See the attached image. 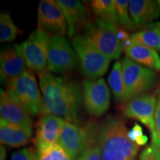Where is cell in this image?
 Instances as JSON below:
<instances>
[{
  "mask_svg": "<svg viewBox=\"0 0 160 160\" xmlns=\"http://www.w3.org/2000/svg\"><path fill=\"white\" fill-rule=\"evenodd\" d=\"M43 97L41 117L54 115L74 124L79 123L82 92L77 82L51 73L39 76Z\"/></svg>",
  "mask_w": 160,
  "mask_h": 160,
  "instance_id": "cell-1",
  "label": "cell"
},
{
  "mask_svg": "<svg viewBox=\"0 0 160 160\" xmlns=\"http://www.w3.org/2000/svg\"><path fill=\"white\" fill-rule=\"evenodd\" d=\"M125 122L108 115L99 124V145L102 160H135L139 145L129 139Z\"/></svg>",
  "mask_w": 160,
  "mask_h": 160,
  "instance_id": "cell-2",
  "label": "cell"
},
{
  "mask_svg": "<svg viewBox=\"0 0 160 160\" xmlns=\"http://www.w3.org/2000/svg\"><path fill=\"white\" fill-rule=\"evenodd\" d=\"M50 39L48 32L39 26L25 41L14 46V50L24 59L28 68L39 77L49 73L48 52Z\"/></svg>",
  "mask_w": 160,
  "mask_h": 160,
  "instance_id": "cell-3",
  "label": "cell"
},
{
  "mask_svg": "<svg viewBox=\"0 0 160 160\" xmlns=\"http://www.w3.org/2000/svg\"><path fill=\"white\" fill-rule=\"evenodd\" d=\"M72 46L79 59L81 73L89 79H97L105 74L111 59L102 53L84 35L72 39Z\"/></svg>",
  "mask_w": 160,
  "mask_h": 160,
  "instance_id": "cell-4",
  "label": "cell"
},
{
  "mask_svg": "<svg viewBox=\"0 0 160 160\" xmlns=\"http://www.w3.org/2000/svg\"><path fill=\"white\" fill-rule=\"evenodd\" d=\"M7 91L13 99L26 109L31 116L40 114L43 107V97L37 79L30 70L7 83Z\"/></svg>",
  "mask_w": 160,
  "mask_h": 160,
  "instance_id": "cell-5",
  "label": "cell"
},
{
  "mask_svg": "<svg viewBox=\"0 0 160 160\" xmlns=\"http://www.w3.org/2000/svg\"><path fill=\"white\" fill-rule=\"evenodd\" d=\"M119 28L113 24L97 19L87 24L83 35L110 59H118L122 52V42L118 38Z\"/></svg>",
  "mask_w": 160,
  "mask_h": 160,
  "instance_id": "cell-6",
  "label": "cell"
},
{
  "mask_svg": "<svg viewBox=\"0 0 160 160\" xmlns=\"http://www.w3.org/2000/svg\"><path fill=\"white\" fill-rule=\"evenodd\" d=\"M121 63L126 88V102L137 96L148 93L157 84V75L153 70L128 57H124Z\"/></svg>",
  "mask_w": 160,
  "mask_h": 160,
  "instance_id": "cell-7",
  "label": "cell"
},
{
  "mask_svg": "<svg viewBox=\"0 0 160 160\" xmlns=\"http://www.w3.org/2000/svg\"><path fill=\"white\" fill-rule=\"evenodd\" d=\"M49 71L57 74L71 73L79 65V59L68 40L63 36L52 35L48 52Z\"/></svg>",
  "mask_w": 160,
  "mask_h": 160,
  "instance_id": "cell-8",
  "label": "cell"
},
{
  "mask_svg": "<svg viewBox=\"0 0 160 160\" xmlns=\"http://www.w3.org/2000/svg\"><path fill=\"white\" fill-rule=\"evenodd\" d=\"M82 100L86 111L93 117H100L108 111L111 93L103 78L85 80L82 84Z\"/></svg>",
  "mask_w": 160,
  "mask_h": 160,
  "instance_id": "cell-9",
  "label": "cell"
},
{
  "mask_svg": "<svg viewBox=\"0 0 160 160\" xmlns=\"http://www.w3.org/2000/svg\"><path fill=\"white\" fill-rule=\"evenodd\" d=\"M157 95L145 93L128 100L124 103V117L139 120L153 133L155 128V112Z\"/></svg>",
  "mask_w": 160,
  "mask_h": 160,
  "instance_id": "cell-10",
  "label": "cell"
},
{
  "mask_svg": "<svg viewBox=\"0 0 160 160\" xmlns=\"http://www.w3.org/2000/svg\"><path fill=\"white\" fill-rule=\"evenodd\" d=\"M38 24L47 32L65 37L68 25L62 11L55 0H42L38 8Z\"/></svg>",
  "mask_w": 160,
  "mask_h": 160,
  "instance_id": "cell-11",
  "label": "cell"
},
{
  "mask_svg": "<svg viewBox=\"0 0 160 160\" xmlns=\"http://www.w3.org/2000/svg\"><path fill=\"white\" fill-rule=\"evenodd\" d=\"M0 113L1 118L10 123L19 126L29 135H32L33 121L31 114L8 92L2 89L0 91Z\"/></svg>",
  "mask_w": 160,
  "mask_h": 160,
  "instance_id": "cell-12",
  "label": "cell"
},
{
  "mask_svg": "<svg viewBox=\"0 0 160 160\" xmlns=\"http://www.w3.org/2000/svg\"><path fill=\"white\" fill-rule=\"evenodd\" d=\"M74 160H77L85 151L88 143V135L85 128H81L65 120L59 142Z\"/></svg>",
  "mask_w": 160,
  "mask_h": 160,
  "instance_id": "cell-13",
  "label": "cell"
},
{
  "mask_svg": "<svg viewBox=\"0 0 160 160\" xmlns=\"http://www.w3.org/2000/svg\"><path fill=\"white\" fill-rule=\"evenodd\" d=\"M65 119L54 115L41 117L37 124L34 144L39 149L59 142Z\"/></svg>",
  "mask_w": 160,
  "mask_h": 160,
  "instance_id": "cell-14",
  "label": "cell"
},
{
  "mask_svg": "<svg viewBox=\"0 0 160 160\" xmlns=\"http://www.w3.org/2000/svg\"><path fill=\"white\" fill-rule=\"evenodd\" d=\"M65 16L68 25V36L73 39L89 22L88 13L85 5L78 0H55Z\"/></svg>",
  "mask_w": 160,
  "mask_h": 160,
  "instance_id": "cell-15",
  "label": "cell"
},
{
  "mask_svg": "<svg viewBox=\"0 0 160 160\" xmlns=\"http://www.w3.org/2000/svg\"><path fill=\"white\" fill-rule=\"evenodd\" d=\"M126 57L154 71H160V57L157 51L130 38L122 42Z\"/></svg>",
  "mask_w": 160,
  "mask_h": 160,
  "instance_id": "cell-16",
  "label": "cell"
},
{
  "mask_svg": "<svg viewBox=\"0 0 160 160\" xmlns=\"http://www.w3.org/2000/svg\"><path fill=\"white\" fill-rule=\"evenodd\" d=\"M129 11L136 27L148 25L160 17V7L154 0H131Z\"/></svg>",
  "mask_w": 160,
  "mask_h": 160,
  "instance_id": "cell-17",
  "label": "cell"
},
{
  "mask_svg": "<svg viewBox=\"0 0 160 160\" xmlns=\"http://www.w3.org/2000/svg\"><path fill=\"white\" fill-rule=\"evenodd\" d=\"M24 59L14 49L8 48L3 50L0 55V73L2 82L11 81L22 74L27 70Z\"/></svg>",
  "mask_w": 160,
  "mask_h": 160,
  "instance_id": "cell-18",
  "label": "cell"
},
{
  "mask_svg": "<svg viewBox=\"0 0 160 160\" xmlns=\"http://www.w3.org/2000/svg\"><path fill=\"white\" fill-rule=\"evenodd\" d=\"M31 137L19 126L10 123L2 118L0 119V141L2 145L20 147L28 144Z\"/></svg>",
  "mask_w": 160,
  "mask_h": 160,
  "instance_id": "cell-19",
  "label": "cell"
},
{
  "mask_svg": "<svg viewBox=\"0 0 160 160\" xmlns=\"http://www.w3.org/2000/svg\"><path fill=\"white\" fill-rule=\"evenodd\" d=\"M88 135V143L82 155L77 160H102L99 145V124L90 122L85 125Z\"/></svg>",
  "mask_w": 160,
  "mask_h": 160,
  "instance_id": "cell-20",
  "label": "cell"
},
{
  "mask_svg": "<svg viewBox=\"0 0 160 160\" xmlns=\"http://www.w3.org/2000/svg\"><path fill=\"white\" fill-rule=\"evenodd\" d=\"M91 6L98 19L119 27L115 0H93Z\"/></svg>",
  "mask_w": 160,
  "mask_h": 160,
  "instance_id": "cell-21",
  "label": "cell"
},
{
  "mask_svg": "<svg viewBox=\"0 0 160 160\" xmlns=\"http://www.w3.org/2000/svg\"><path fill=\"white\" fill-rule=\"evenodd\" d=\"M108 82L114 97L118 102H126V88L124 82L122 63L116 62L108 77Z\"/></svg>",
  "mask_w": 160,
  "mask_h": 160,
  "instance_id": "cell-22",
  "label": "cell"
},
{
  "mask_svg": "<svg viewBox=\"0 0 160 160\" xmlns=\"http://www.w3.org/2000/svg\"><path fill=\"white\" fill-rule=\"evenodd\" d=\"M37 160H74L59 142L37 149Z\"/></svg>",
  "mask_w": 160,
  "mask_h": 160,
  "instance_id": "cell-23",
  "label": "cell"
},
{
  "mask_svg": "<svg viewBox=\"0 0 160 160\" xmlns=\"http://www.w3.org/2000/svg\"><path fill=\"white\" fill-rule=\"evenodd\" d=\"M20 33V30L13 23L11 16L8 13L0 15V42H8L14 40Z\"/></svg>",
  "mask_w": 160,
  "mask_h": 160,
  "instance_id": "cell-24",
  "label": "cell"
},
{
  "mask_svg": "<svg viewBox=\"0 0 160 160\" xmlns=\"http://www.w3.org/2000/svg\"><path fill=\"white\" fill-rule=\"evenodd\" d=\"M131 38L134 42L145 45L160 53V36L154 30L146 27L145 29L132 33Z\"/></svg>",
  "mask_w": 160,
  "mask_h": 160,
  "instance_id": "cell-25",
  "label": "cell"
},
{
  "mask_svg": "<svg viewBox=\"0 0 160 160\" xmlns=\"http://www.w3.org/2000/svg\"><path fill=\"white\" fill-rule=\"evenodd\" d=\"M129 3L128 0H115L119 25L125 31H133L136 26L129 13Z\"/></svg>",
  "mask_w": 160,
  "mask_h": 160,
  "instance_id": "cell-26",
  "label": "cell"
},
{
  "mask_svg": "<svg viewBox=\"0 0 160 160\" xmlns=\"http://www.w3.org/2000/svg\"><path fill=\"white\" fill-rule=\"evenodd\" d=\"M157 107L155 112V128L151 133L152 144L160 148V82L158 85L157 91Z\"/></svg>",
  "mask_w": 160,
  "mask_h": 160,
  "instance_id": "cell-27",
  "label": "cell"
},
{
  "mask_svg": "<svg viewBox=\"0 0 160 160\" xmlns=\"http://www.w3.org/2000/svg\"><path fill=\"white\" fill-rule=\"evenodd\" d=\"M11 160H37V151L32 148H25L13 153Z\"/></svg>",
  "mask_w": 160,
  "mask_h": 160,
  "instance_id": "cell-28",
  "label": "cell"
},
{
  "mask_svg": "<svg viewBox=\"0 0 160 160\" xmlns=\"http://www.w3.org/2000/svg\"><path fill=\"white\" fill-rule=\"evenodd\" d=\"M139 160H160V148L153 144L148 146L141 153Z\"/></svg>",
  "mask_w": 160,
  "mask_h": 160,
  "instance_id": "cell-29",
  "label": "cell"
},
{
  "mask_svg": "<svg viewBox=\"0 0 160 160\" xmlns=\"http://www.w3.org/2000/svg\"><path fill=\"white\" fill-rule=\"evenodd\" d=\"M143 134L142 128L140 126L139 124L136 123L134 126L132 128L131 130L128 131V136L129 139L131 140V141L134 142L136 143V140H137V138H139Z\"/></svg>",
  "mask_w": 160,
  "mask_h": 160,
  "instance_id": "cell-30",
  "label": "cell"
},
{
  "mask_svg": "<svg viewBox=\"0 0 160 160\" xmlns=\"http://www.w3.org/2000/svg\"><path fill=\"white\" fill-rule=\"evenodd\" d=\"M148 142V137H146L145 135H142V137L137 138V140H136V144L139 146L141 145H146Z\"/></svg>",
  "mask_w": 160,
  "mask_h": 160,
  "instance_id": "cell-31",
  "label": "cell"
},
{
  "mask_svg": "<svg viewBox=\"0 0 160 160\" xmlns=\"http://www.w3.org/2000/svg\"><path fill=\"white\" fill-rule=\"evenodd\" d=\"M148 27L154 30L155 31H157L158 34L160 36V21L154 23H151L150 25H148Z\"/></svg>",
  "mask_w": 160,
  "mask_h": 160,
  "instance_id": "cell-32",
  "label": "cell"
},
{
  "mask_svg": "<svg viewBox=\"0 0 160 160\" xmlns=\"http://www.w3.org/2000/svg\"><path fill=\"white\" fill-rule=\"evenodd\" d=\"M6 159V149L4 146L2 145L0 147V160Z\"/></svg>",
  "mask_w": 160,
  "mask_h": 160,
  "instance_id": "cell-33",
  "label": "cell"
},
{
  "mask_svg": "<svg viewBox=\"0 0 160 160\" xmlns=\"http://www.w3.org/2000/svg\"><path fill=\"white\" fill-rule=\"evenodd\" d=\"M157 2H158V4H159V7H160V0H158Z\"/></svg>",
  "mask_w": 160,
  "mask_h": 160,
  "instance_id": "cell-34",
  "label": "cell"
}]
</instances>
